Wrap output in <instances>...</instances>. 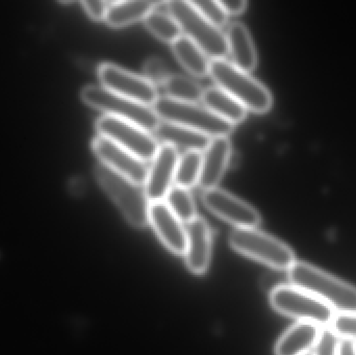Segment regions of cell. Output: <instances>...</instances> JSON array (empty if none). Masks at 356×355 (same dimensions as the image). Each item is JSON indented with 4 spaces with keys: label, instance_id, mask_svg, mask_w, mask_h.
Masks as SVG:
<instances>
[{
    "label": "cell",
    "instance_id": "cell-26",
    "mask_svg": "<svg viewBox=\"0 0 356 355\" xmlns=\"http://www.w3.org/2000/svg\"><path fill=\"white\" fill-rule=\"evenodd\" d=\"M168 208L171 212L181 221L182 223H188L196 218V204L193 199L192 194L188 189L175 185L165 198Z\"/></svg>",
    "mask_w": 356,
    "mask_h": 355
},
{
    "label": "cell",
    "instance_id": "cell-8",
    "mask_svg": "<svg viewBox=\"0 0 356 355\" xmlns=\"http://www.w3.org/2000/svg\"><path fill=\"white\" fill-rule=\"evenodd\" d=\"M270 304L276 312L298 321L315 323L320 327L330 325L336 312L313 294L294 287L282 285L270 293Z\"/></svg>",
    "mask_w": 356,
    "mask_h": 355
},
{
    "label": "cell",
    "instance_id": "cell-32",
    "mask_svg": "<svg viewBox=\"0 0 356 355\" xmlns=\"http://www.w3.org/2000/svg\"><path fill=\"white\" fill-rule=\"evenodd\" d=\"M227 14H240L246 8L245 0H218Z\"/></svg>",
    "mask_w": 356,
    "mask_h": 355
},
{
    "label": "cell",
    "instance_id": "cell-11",
    "mask_svg": "<svg viewBox=\"0 0 356 355\" xmlns=\"http://www.w3.org/2000/svg\"><path fill=\"white\" fill-rule=\"evenodd\" d=\"M202 202L213 214L236 229H257L261 223V215L257 208L219 188L203 192Z\"/></svg>",
    "mask_w": 356,
    "mask_h": 355
},
{
    "label": "cell",
    "instance_id": "cell-1",
    "mask_svg": "<svg viewBox=\"0 0 356 355\" xmlns=\"http://www.w3.org/2000/svg\"><path fill=\"white\" fill-rule=\"evenodd\" d=\"M291 285L313 294L336 313H356V288L305 262L288 270Z\"/></svg>",
    "mask_w": 356,
    "mask_h": 355
},
{
    "label": "cell",
    "instance_id": "cell-2",
    "mask_svg": "<svg viewBox=\"0 0 356 355\" xmlns=\"http://www.w3.org/2000/svg\"><path fill=\"white\" fill-rule=\"evenodd\" d=\"M94 175L98 185L116 204L131 226L144 229L149 224L152 202L141 185L111 170L102 163L96 165Z\"/></svg>",
    "mask_w": 356,
    "mask_h": 355
},
{
    "label": "cell",
    "instance_id": "cell-6",
    "mask_svg": "<svg viewBox=\"0 0 356 355\" xmlns=\"http://www.w3.org/2000/svg\"><path fill=\"white\" fill-rule=\"evenodd\" d=\"M169 14L177 21L181 31L213 60L224 58L228 53L225 33L203 17L190 1L172 0L167 3Z\"/></svg>",
    "mask_w": 356,
    "mask_h": 355
},
{
    "label": "cell",
    "instance_id": "cell-7",
    "mask_svg": "<svg viewBox=\"0 0 356 355\" xmlns=\"http://www.w3.org/2000/svg\"><path fill=\"white\" fill-rule=\"evenodd\" d=\"M81 97L88 106L108 116L135 123L152 133L161 122L154 108L118 95L102 85H86L81 90Z\"/></svg>",
    "mask_w": 356,
    "mask_h": 355
},
{
    "label": "cell",
    "instance_id": "cell-20",
    "mask_svg": "<svg viewBox=\"0 0 356 355\" xmlns=\"http://www.w3.org/2000/svg\"><path fill=\"white\" fill-rule=\"evenodd\" d=\"M201 100L205 108L232 124L236 125L246 118L247 108L221 88H207Z\"/></svg>",
    "mask_w": 356,
    "mask_h": 355
},
{
    "label": "cell",
    "instance_id": "cell-30",
    "mask_svg": "<svg viewBox=\"0 0 356 355\" xmlns=\"http://www.w3.org/2000/svg\"><path fill=\"white\" fill-rule=\"evenodd\" d=\"M145 79L152 85H164L165 81L170 76L168 68L164 60L159 58H150L144 64Z\"/></svg>",
    "mask_w": 356,
    "mask_h": 355
},
{
    "label": "cell",
    "instance_id": "cell-23",
    "mask_svg": "<svg viewBox=\"0 0 356 355\" xmlns=\"http://www.w3.org/2000/svg\"><path fill=\"white\" fill-rule=\"evenodd\" d=\"M163 85L166 91L167 97L177 101L191 104H196L202 99L204 92L198 83L181 74H170Z\"/></svg>",
    "mask_w": 356,
    "mask_h": 355
},
{
    "label": "cell",
    "instance_id": "cell-22",
    "mask_svg": "<svg viewBox=\"0 0 356 355\" xmlns=\"http://www.w3.org/2000/svg\"><path fill=\"white\" fill-rule=\"evenodd\" d=\"M154 2L148 0L115 2L108 6L104 20L110 26H125L136 21L145 19V17L154 10Z\"/></svg>",
    "mask_w": 356,
    "mask_h": 355
},
{
    "label": "cell",
    "instance_id": "cell-3",
    "mask_svg": "<svg viewBox=\"0 0 356 355\" xmlns=\"http://www.w3.org/2000/svg\"><path fill=\"white\" fill-rule=\"evenodd\" d=\"M209 74L218 87L236 98L247 110L265 113L271 108L273 98L268 88L225 58L211 60Z\"/></svg>",
    "mask_w": 356,
    "mask_h": 355
},
{
    "label": "cell",
    "instance_id": "cell-36",
    "mask_svg": "<svg viewBox=\"0 0 356 355\" xmlns=\"http://www.w3.org/2000/svg\"><path fill=\"white\" fill-rule=\"evenodd\" d=\"M355 345H356V342H355Z\"/></svg>",
    "mask_w": 356,
    "mask_h": 355
},
{
    "label": "cell",
    "instance_id": "cell-25",
    "mask_svg": "<svg viewBox=\"0 0 356 355\" xmlns=\"http://www.w3.org/2000/svg\"><path fill=\"white\" fill-rule=\"evenodd\" d=\"M202 167V154L198 151H186L179 156L175 181L179 187L188 188L197 185L200 179Z\"/></svg>",
    "mask_w": 356,
    "mask_h": 355
},
{
    "label": "cell",
    "instance_id": "cell-12",
    "mask_svg": "<svg viewBox=\"0 0 356 355\" xmlns=\"http://www.w3.org/2000/svg\"><path fill=\"white\" fill-rule=\"evenodd\" d=\"M92 148L100 163L106 165L111 170L135 181L138 185L145 183L148 173L147 166L143 160L129 150L102 135H98L93 140Z\"/></svg>",
    "mask_w": 356,
    "mask_h": 355
},
{
    "label": "cell",
    "instance_id": "cell-28",
    "mask_svg": "<svg viewBox=\"0 0 356 355\" xmlns=\"http://www.w3.org/2000/svg\"><path fill=\"white\" fill-rule=\"evenodd\" d=\"M330 329L340 339L356 342V313H336L330 323Z\"/></svg>",
    "mask_w": 356,
    "mask_h": 355
},
{
    "label": "cell",
    "instance_id": "cell-16",
    "mask_svg": "<svg viewBox=\"0 0 356 355\" xmlns=\"http://www.w3.org/2000/svg\"><path fill=\"white\" fill-rule=\"evenodd\" d=\"M232 142L228 137L211 138L202 154V167L198 185L203 191L217 188L225 173L232 156Z\"/></svg>",
    "mask_w": 356,
    "mask_h": 355
},
{
    "label": "cell",
    "instance_id": "cell-4",
    "mask_svg": "<svg viewBox=\"0 0 356 355\" xmlns=\"http://www.w3.org/2000/svg\"><path fill=\"white\" fill-rule=\"evenodd\" d=\"M159 118L167 122L188 127L211 138L228 137L234 125L213 114L204 106L177 101L164 96L152 106Z\"/></svg>",
    "mask_w": 356,
    "mask_h": 355
},
{
    "label": "cell",
    "instance_id": "cell-33",
    "mask_svg": "<svg viewBox=\"0 0 356 355\" xmlns=\"http://www.w3.org/2000/svg\"><path fill=\"white\" fill-rule=\"evenodd\" d=\"M277 275L275 273H269V274L265 275L264 279H261V283H263V289L267 290L269 291V293H271L273 290H275L276 288L280 287V286H282V283H278L276 279H277Z\"/></svg>",
    "mask_w": 356,
    "mask_h": 355
},
{
    "label": "cell",
    "instance_id": "cell-29",
    "mask_svg": "<svg viewBox=\"0 0 356 355\" xmlns=\"http://www.w3.org/2000/svg\"><path fill=\"white\" fill-rule=\"evenodd\" d=\"M341 339L330 327H322L314 355H339Z\"/></svg>",
    "mask_w": 356,
    "mask_h": 355
},
{
    "label": "cell",
    "instance_id": "cell-24",
    "mask_svg": "<svg viewBox=\"0 0 356 355\" xmlns=\"http://www.w3.org/2000/svg\"><path fill=\"white\" fill-rule=\"evenodd\" d=\"M150 33L162 41L172 44L182 35L181 28L172 15L162 10H152L144 19Z\"/></svg>",
    "mask_w": 356,
    "mask_h": 355
},
{
    "label": "cell",
    "instance_id": "cell-10",
    "mask_svg": "<svg viewBox=\"0 0 356 355\" xmlns=\"http://www.w3.org/2000/svg\"><path fill=\"white\" fill-rule=\"evenodd\" d=\"M98 77L102 87L123 97L154 106L158 100V90L145 77L125 70L112 63H104L98 68Z\"/></svg>",
    "mask_w": 356,
    "mask_h": 355
},
{
    "label": "cell",
    "instance_id": "cell-15",
    "mask_svg": "<svg viewBox=\"0 0 356 355\" xmlns=\"http://www.w3.org/2000/svg\"><path fill=\"white\" fill-rule=\"evenodd\" d=\"M149 223L159 239L175 256H184L186 247V227L171 212L165 201L150 204Z\"/></svg>",
    "mask_w": 356,
    "mask_h": 355
},
{
    "label": "cell",
    "instance_id": "cell-35",
    "mask_svg": "<svg viewBox=\"0 0 356 355\" xmlns=\"http://www.w3.org/2000/svg\"><path fill=\"white\" fill-rule=\"evenodd\" d=\"M303 355H314V354H312V352H307V354H305Z\"/></svg>",
    "mask_w": 356,
    "mask_h": 355
},
{
    "label": "cell",
    "instance_id": "cell-5",
    "mask_svg": "<svg viewBox=\"0 0 356 355\" xmlns=\"http://www.w3.org/2000/svg\"><path fill=\"white\" fill-rule=\"evenodd\" d=\"M229 243L238 254L274 270L288 271L296 263L294 252L286 243L257 229H234Z\"/></svg>",
    "mask_w": 356,
    "mask_h": 355
},
{
    "label": "cell",
    "instance_id": "cell-13",
    "mask_svg": "<svg viewBox=\"0 0 356 355\" xmlns=\"http://www.w3.org/2000/svg\"><path fill=\"white\" fill-rule=\"evenodd\" d=\"M179 156L177 148L162 144L148 169L144 190L150 202L164 201L172 188Z\"/></svg>",
    "mask_w": 356,
    "mask_h": 355
},
{
    "label": "cell",
    "instance_id": "cell-17",
    "mask_svg": "<svg viewBox=\"0 0 356 355\" xmlns=\"http://www.w3.org/2000/svg\"><path fill=\"white\" fill-rule=\"evenodd\" d=\"M152 135L156 141L169 144L177 149V147L181 148L186 152L204 151L211 140V137L204 133L167 121H161Z\"/></svg>",
    "mask_w": 356,
    "mask_h": 355
},
{
    "label": "cell",
    "instance_id": "cell-34",
    "mask_svg": "<svg viewBox=\"0 0 356 355\" xmlns=\"http://www.w3.org/2000/svg\"><path fill=\"white\" fill-rule=\"evenodd\" d=\"M339 355H356L355 341L348 339H341Z\"/></svg>",
    "mask_w": 356,
    "mask_h": 355
},
{
    "label": "cell",
    "instance_id": "cell-19",
    "mask_svg": "<svg viewBox=\"0 0 356 355\" xmlns=\"http://www.w3.org/2000/svg\"><path fill=\"white\" fill-rule=\"evenodd\" d=\"M226 39L232 64L246 72L252 71L257 67V52L246 25L242 22L232 23L228 27Z\"/></svg>",
    "mask_w": 356,
    "mask_h": 355
},
{
    "label": "cell",
    "instance_id": "cell-14",
    "mask_svg": "<svg viewBox=\"0 0 356 355\" xmlns=\"http://www.w3.org/2000/svg\"><path fill=\"white\" fill-rule=\"evenodd\" d=\"M186 265L190 272L202 275L209 269L211 254V231L209 223L197 216L186 223Z\"/></svg>",
    "mask_w": 356,
    "mask_h": 355
},
{
    "label": "cell",
    "instance_id": "cell-27",
    "mask_svg": "<svg viewBox=\"0 0 356 355\" xmlns=\"http://www.w3.org/2000/svg\"><path fill=\"white\" fill-rule=\"evenodd\" d=\"M194 8L216 26H223L227 22V13L219 1L216 0H193L190 1Z\"/></svg>",
    "mask_w": 356,
    "mask_h": 355
},
{
    "label": "cell",
    "instance_id": "cell-18",
    "mask_svg": "<svg viewBox=\"0 0 356 355\" xmlns=\"http://www.w3.org/2000/svg\"><path fill=\"white\" fill-rule=\"evenodd\" d=\"M322 327L315 323L299 321L278 340L275 355H303L311 352L317 343Z\"/></svg>",
    "mask_w": 356,
    "mask_h": 355
},
{
    "label": "cell",
    "instance_id": "cell-31",
    "mask_svg": "<svg viewBox=\"0 0 356 355\" xmlns=\"http://www.w3.org/2000/svg\"><path fill=\"white\" fill-rule=\"evenodd\" d=\"M81 3L91 18L95 19V20H102L106 17L108 8L106 2L102 1V0H83Z\"/></svg>",
    "mask_w": 356,
    "mask_h": 355
},
{
    "label": "cell",
    "instance_id": "cell-9",
    "mask_svg": "<svg viewBox=\"0 0 356 355\" xmlns=\"http://www.w3.org/2000/svg\"><path fill=\"white\" fill-rule=\"evenodd\" d=\"M96 131L102 137L129 150L144 162L154 160L160 147L156 138L149 131L135 123L108 115H104L96 121Z\"/></svg>",
    "mask_w": 356,
    "mask_h": 355
},
{
    "label": "cell",
    "instance_id": "cell-21",
    "mask_svg": "<svg viewBox=\"0 0 356 355\" xmlns=\"http://www.w3.org/2000/svg\"><path fill=\"white\" fill-rule=\"evenodd\" d=\"M171 45L173 53L191 74L198 77L209 74L211 66L209 56L190 38L181 35Z\"/></svg>",
    "mask_w": 356,
    "mask_h": 355
}]
</instances>
